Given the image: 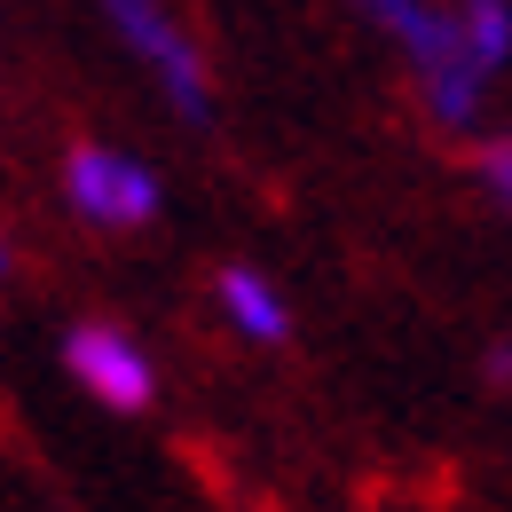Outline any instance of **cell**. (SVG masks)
Here are the masks:
<instances>
[{"instance_id": "1", "label": "cell", "mask_w": 512, "mask_h": 512, "mask_svg": "<svg viewBox=\"0 0 512 512\" xmlns=\"http://www.w3.org/2000/svg\"><path fill=\"white\" fill-rule=\"evenodd\" d=\"M355 8H363L386 40L418 64V79H426V111H434L449 134H465L473 119H481V79H489V71L473 64L457 8H434V0H355Z\"/></svg>"}, {"instance_id": "2", "label": "cell", "mask_w": 512, "mask_h": 512, "mask_svg": "<svg viewBox=\"0 0 512 512\" xmlns=\"http://www.w3.org/2000/svg\"><path fill=\"white\" fill-rule=\"evenodd\" d=\"M103 16H111V32L127 40V56L158 87H166V103H174V119H190L205 127L213 119V87H205V56H197V40L174 24V8L166 0H103Z\"/></svg>"}, {"instance_id": "3", "label": "cell", "mask_w": 512, "mask_h": 512, "mask_svg": "<svg viewBox=\"0 0 512 512\" xmlns=\"http://www.w3.org/2000/svg\"><path fill=\"white\" fill-rule=\"evenodd\" d=\"M64 197L87 229H142L166 190H158V174L142 158L111 150V142H79L64 158Z\"/></svg>"}, {"instance_id": "4", "label": "cell", "mask_w": 512, "mask_h": 512, "mask_svg": "<svg viewBox=\"0 0 512 512\" xmlns=\"http://www.w3.org/2000/svg\"><path fill=\"white\" fill-rule=\"evenodd\" d=\"M64 371L103 410H150V394H158V371H150V355L134 347L127 331H111V323H79L64 339Z\"/></svg>"}, {"instance_id": "5", "label": "cell", "mask_w": 512, "mask_h": 512, "mask_svg": "<svg viewBox=\"0 0 512 512\" xmlns=\"http://www.w3.org/2000/svg\"><path fill=\"white\" fill-rule=\"evenodd\" d=\"M213 300H221V316L237 323L245 339H260V347H276V339L292 331V308H284V292H276L260 268H221Z\"/></svg>"}, {"instance_id": "6", "label": "cell", "mask_w": 512, "mask_h": 512, "mask_svg": "<svg viewBox=\"0 0 512 512\" xmlns=\"http://www.w3.org/2000/svg\"><path fill=\"white\" fill-rule=\"evenodd\" d=\"M457 24H465V48H473V64H481V71H505L512 64V0H465Z\"/></svg>"}, {"instance_id": "7", "label": "cell", "mask_w": 512, "mask_h": 512, "mask_svg": "<svg viewBox=\"0 0 512 512\" xmlns=\"http://www.w3.org/2000/svg\"><path fill=\"white\" fill-rule=\"evenodd\" d=\"M481 182L512 205V142H489V150H481Z\"/></svg>"}]
</instances>
